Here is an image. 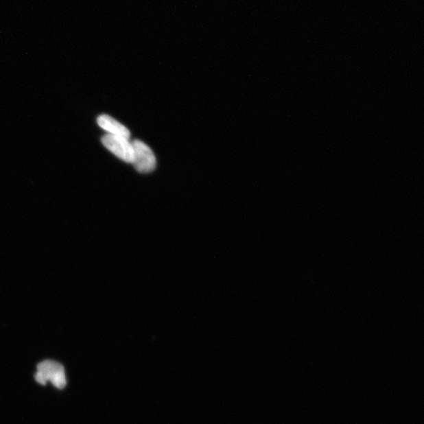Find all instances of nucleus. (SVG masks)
<instances>
[{"instance_id":"3","label":"nucleus","mask_w":424,"mask_h":424,"mask_svg":"<svg viewBox=\"0 0 424 424\" xmlns=\"http://www.w3.org/2000/svg\"><path fill=\"white\" fill-rule=\"evenodd\" d=\"M102 144L119 159L128 163L133 162V146L128 139L121 137V136L107 134L102 138Z\"/></svg>"},{"instance_id":"4","label":"nucleus","mask_w":424,"mask_h":424,"mask_svg":"<svg viewBox=\"0 0 424 424\" xmlns=\"http://www.w3.org/2000/svg\"><path fill=\"white\" fill-rule=\"evenodd\" d=\"M97 123L103 130L110 132V134L121 136V137L128 139H130V133L129 130L110 116L101 115L97 118Z\"/></svg>"},{"instance_id":"2","label":"nucleus","mask_w":424,"mask_h":424,"mask_svg":"<svg viewBox=\"0 0 424 424\" xmlns=\"http://www.w3.org/2000/svg\"><path fill=\"white\" fill-rule=\"evenodd\" d=\"M134 159L132 164L136 170L141 173H149L155 169L156 161L153 151L149 146L139 140L133 141Z\"/></svg>"},{"instance_id":"1","label":"nucleus","mask_w":424,"mask_h":424,"mask_svg":"<svg viewBox=\"0 0 424 424\" xmlns=\"http://www.w3.org/2000/svg\"><path fill=\"white\" fill-rule=\"evenodd\" d=\"M35 379L42 385L50 381L58 389H63L67 384L64 367L61 364L51 360L42 362L38 365Z\"/></svg>"}]
</instances>
